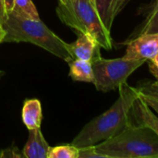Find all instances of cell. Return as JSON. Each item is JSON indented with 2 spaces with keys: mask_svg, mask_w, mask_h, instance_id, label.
Returning <instances> with one entry per match:
<instances>
[{
  "mask_svg": "<svg viewBox=\"0 0 158 158\" xmlns=\"http://www.w3.org/2000/svg\"><path fill=\"white\" fill-rule=\"evenodd\" d=\"M118 89L119 94L113 106L87 123L70 144L79 149L95 145L116 136L131 123V110L140 93L127 82Z\"/></svg>",
  "mask_w": 158,
  "mask_h": 158,
  "instance_id": "1",
  "label": "cell"
},
{
  "mask_svg": "<svg viewBox=\"0 0 158 158\" xmlns=\"http://www.w3.org/2000/svg\"><path fill=\"white\" fill-rule=\"evenodd\" d=\"M94 149L102 158H158V136L149 127L131 122Z\"/></svg>",
  "mask_w": 158,
  "mask_h": 158,
  "instance_id": "2",
  "label": "cell"
},
{
  "mask_svg": "<svg viewBox=\"0 0 158 158\" xmlns=\"http://www.w3.org/2000/svg\"><path fill=\"white\" fill-rule=\"evenodd\" d=\"M3 27L6 31L3 42L31 43L68 63L72 60L69 44L53 32L40 19L26 18L10 12Z\"/></svg>",
  "mask_w": 158,
  "mask_h": 158,
  "instance_id": "3",
  "label": "cell"
},
{
  "mask_svg": "<svg viewBox=\"0 0 158 158\" xmlns=\"http://www.w3.org/2000/svg\"><path fill=\"white\" fill-rule=\"evenodd\" d=\"M56 14L65 25L77 32L92 35L101 48H112L110 31L103 24L92 0H58Z\"/></svg>",
  "mask_w": 158,
  "mask_h": 158,
  "instance_id": "4",
  "label": "cell"
},
{
  "mask_svg": "<svg viewBox=\"0 0 158 158\" xmlns=\"http://www.w3.org/2000/svg\"><path fill=\"white\" fill-rule=\"evenodd\" d=\"M92 62L95 88L99 92L108 93L118 89L127 82L129 77L141 66L146 59H128L125 57L106 59L102 56L94 58Z\"/></svg>",
  "mask_w": 158,
  "mask_h": 158,
  "instance_id": "5",
  "label": "cell"
},
{
  "mask_svg": "<svg viewBox=\"0 0 158 158\" xmlns=\"http://www.w3.org/2000/svg\"><path fill=\"white\" fill-rule=\"evenodd\" d=\"M127 45L123 57L150 60L158 54V32L138 35L123 43Z\"/></svg>",
  "mask_w": 158,
  "mask_h": 158,
  "instance_id": "6",
  "label": "cell"
},
{
  "mask_svg": "<svg viewBox=\"0 0 158 158\" xmlns=\"http://www.w3.org/2000/svg\"><path fill=\"white\" fill-rule=\"evenodd\" d=\"M68 48L72 59L93 61L94 58L101 56V46L96 40L88 33L78 32L77 40L72 44H69Z\"/></svg>",
  "mask_w": 158,
  "mask_h": 158,
  "instance_id": "7",
  "label": "cell"
},
{
  "mask_svg": "<svg viewBox=\"0 0 158 158\" xmlns=\"http://www.w3.org/2000/svg\"><path fill=\"white\" fill-rule=\"evenodd\" d=\"M131 0H94L95 8L99 17L106 28L111 31L113 22L117 16L126 7Z\"/></svg>",
  "mask_w": 158,
  "mask_h": 158,
  "instance_id": "8",
  "label": "cell"
},
{
  "mask_svg": "<svg viewBox=\"0 0 158 158\" xmlns=\"http://www.w3.org/2000/svg\"><path fill=\"white\" fill-rule=\"evenodd\" d=\"M131 116L135 119L136 124L149 127L158 136V116L152 111V108L144 102L141 94H139L131 107Z\"/></svg>",
  "mask_w": 158,
  "mask_h": 158,
  "instance_id": "9",
  "label": "cell"
},
{
  "mask_svg": "<svg viewBox=\"0 0 158 158\" xmlns=\"http://www.w3.org/2000/svg\"><path fill=\"white\" fill-rule=\"evenodd\" d=\"M49 148L40 128L29 130V137L22 155L26 158H47Z\"/></svg>",
  "mask_w": 158,
  "mask_h": 158,
  "instance_id": "10",
  "label": "cell"
},
{
  "mask_svg": "<svg viewBox=\"0 0 158 158\" xmlns=\"http://www.w3.org/2000/svg\"><path fill=\"white\" fill-rule=\"evenodd\" d=\"M21 118L28 130L40 128L43 118L42 106L40 101L37 99L26 100L22 106Z\"/></svg>",
  "mask_w": 158,
  "mask_h": 158,
  "instance_id": "11",
  "label": "cell"
},
{
  "mask_svg": "<svg viewBox=\"0 0 158 158\" xmlns=\"http://www.w3.org/2000/svg\"><path fill=\"white\" fill-rule=\"evenodd\" d=\"M69 77L76 81L94 83V74L91 61L81 59H72L69 62Z\"/></svg>",
  "mask_w": 158,
  "mask_h": 158,
  "instance_id": "12",
  "label": "cell"
},
{
  "mask_svg": "<svg viewBox=\"0 0 158 158\" xmlns=\"http://www.w3.org/2000/svg\"><path fill=\"white\" fill-rule=\"evenodd\" d=\"M155 32H158V0H156L155 6L148 14L145 21L139 28L137 32H134L130 39H132L141 34L155 33ZM130 39H128V40H130Z\"/></svg>",
  "mask_w": 158,
  "mask_h": 158,
  "instance_id": "13",
  "label": "cell"
},
{
  "mask_svg": "<svg viewBox=\"0 0 158 158\" xmlns=\"http://www.w3.org/2000/svg\"><path fill=\"white\" fill-rule=\"evenodd\" d=\"M12 12L26 18L40 19L37 8L32 3V0H14Z\"/></svg>",
  "mask_w": 158,
  "mask_h": 158,
  "instance_id": "14",
  "label": "cell"
},
{
  "mask_svg": "<svg viewBox=\"0 0 158 158\" xmlns=\"http://www.w3.org/2000/svg\"><path fill=\"white\" fill-rule=\"evenodd\" d=\"M47 158H79V148L72 144L50 147Z\"/></svg>",
  "mask_w": 158,
  "mask_h": 158,
  "instance_id": "15",
  "label": "cell"
},
{
  "mask_svg": "<svg viewBox=\"0 0 158 158\" xmlns=\"http://www.w3.org/2000/svg\"><path fill=\"white\" fill-rule=\"evenodd\" d=\"M137 89L141 94L153 96V97L158 99V80H156V81H153V82H151V81L144 82Z\"/></svg>",
  "mask_w": 158,
  "mask_h": 158,
  "instance_id": "16",
  "label": "cell"
},
{
  "mask_svg": "<svg viewBox=\"0 0 158 158\" xmlns=\"http://www.w3.org/2000/svg\"><path fill=\"white\" fill-rule=\"evenodd\" d=\"M79 158H102L95 151L94 145H90L79 149Z\"/></svg>",
  "mask_w": 158,
  "mask_h": 158,
  "instance_id": "17",
  "label": "cell"
},
{
  "mask_svg": "<svg viewBox=\"0 0 158 158\" xmlns=\"http://www.w3.org/2000/svg\"><path fill=\"white\" fill-rule=\"evenodd\" d=\"M140 93V92H139ZM142 98L144 100V102L152 108V110H154L156 115L158 116V99L157 98H155L153 96H148V95H143V94H141Z\"/></svg>",
  "mask_w": 158,
  "mask_h": 158,
  "instance_id": "18",
  "label": "cell"
},
{
  "mask_svg": "<svg viewBox=\"0 0 158 158\" xmlns=\"http://www.w3.org/2000/svg\"><path fill=\"white\" fill-rule=\"evenodd\" d=\"M149 64V69L151 73L158 80V54L150 60H147Z\"/></svg>",
  "mask_w": 158,
  "mask_h": 158,
  "instance_id": "19",
  "label": "cell"
},
{
  "mask_svg": "<svg viewBox=\"0 0 158 158\" xmlns=\"http://www.w3.org/2000/svg\"><path fill=\"white\" fill-rule=\"evenodd\" d=\"M6 13L5 10V2L4 0H0V24L3 25L5 20L6 19Z\"/></svg>",
  "mask_w": 158,
  "mask_h": 158,
  "instance_id": "20",
  "label": "cell"
},
{
  "mask_svg": "<svg viewBox=\"0 0 158 158\" xmlns=\"http://www.w3.org/2000/svg\"><path fill=\"white\" fill-rule=\"evenodd\" d=\"M5 2V10L6 15H8L10 12H12L13 6H14V0H4Z\"/></svg>",
  "mask_w": 158,
  "mask_h": 158,
  "instance_id": "21",
  "label": "cell"
},
{
  "mask_svg": "<svg viewBox=\"0 0 158 158\" xmlns=\"http://www.w3.org/2000/svg\"><path fill=\"white\" fill-rule=\"evenodd\" d=\"M5 36H6V31L4 29L3 25L0 24V43H3Z\"/></svg>",
  "mask_w": 158,
  "mask_h": 158,
  "instance_id": "22",
  "label": "cell"
},
{
  "mask_svg": "<svg viewBox=\"0 0 158 158\" xmlns=\"http://www.w3.org/2000/svg\"><path fill=\"white\" fill-rule=\"evenodd\" d=\"M3 75H4V72H3L2 70H0V79H1V77H2Z\"/></svg>",
  "mask_w": 158,
  "mask_h": 158,
  "instance_id": "23",
  "label": "cell"
},
{
  "mask_svg": "<svg viewBox=\"0 0 158 158\" xmlns=\"http://www.w3.org/2000/svg\"><path fill=\"white\" fill-rule=\"evenodd\" d=\"M92 1H93V2H94V0H92Z\"/></svg>",
  "mask_w": 158,
  "mask_h": 158,
  "instance_id": "24",
  "label": "cell"
}]
</instances>
